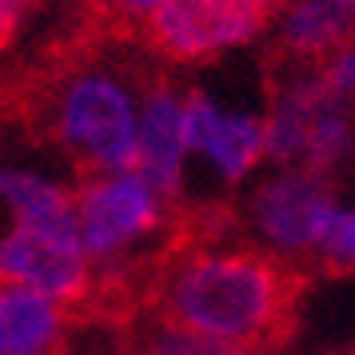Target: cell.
Returning a JSON list of instances; mask_svg holds the SVG:
<instances>
[{"label":"cell","instance_id":"6da1fadb","mask_svg":"<svg viewBox=\"0 0 355 355\" xmlns=\"http://www.w3.org/2000/svg\"><path fill=\"white\" fill-rule=\"evenodd\" d=\"M307 275L252 248L172 240L144 268V307L168 331L208 339L240 355H272L295 331Z\"/></svg>","mask_w":355,"mask_h":355},{"label":"cell","instance_id":"7a4b0ae2","mask_svg":"<svg viewBox=\"0 0 355 355\" xmlns=\"http://www.w3.org/2000/svg\"><path fill=\"white\" fill-rule=\"evenodd\" d=\"M17 116L76 160L80 176L136 172L140 100L100 49H68L17 88Z\"/></svg>","mask_w":355,"mask_h":355},{"label":"cell","instance_id":"3957f363","mask_svg":"<svg viewBox=\"0 0 355 355\" xmlns=\"http://www.w3.org/2000/svg\"><path fill=\"white\" fill-rule=\"evenodd\" d=\"M272 20V0H168L144 20L148 44L176 60L200 64L227 49L252 44Z\"/></svg>","mask_w":355,"mask_h":355},{"label":"cell","instance_id":"277c9868","mask_svg":"<svg viewBox=\"0 0 355 355\" xmlns=\"http://www.w3.org/2000/svg\"><path fill=\"white\" fill-rule=\"evenodd\" d=\"M0 279L49 291L68 307L84 304L92 295V256L80 240V220H17L8 236H0Z\"/></svg>","mask_w":355,"mask_h":355},{"label":"cell","instance_id":"5b68a950","mask_svg":"<svg viewBox=\"0 0 355 355\" xmlns=\"http://www.w3.org/2000/svg\"><path fill=\"white\" fill-rule=\"evenodd\" d=\"M164 200L140 172H96L76 188V220L88 256L116 263L136 240L164 224Z\"/></svg>","mask_w":355,"mask_h":355},{"label":"cell","instance_id":"8992f818","mask_svg":"<svg viewBox=\"0 0 355 355\" xmlns=\"http://www.w3.org/2000/svg\"><path fill=\"white\" fill-rule=\"evenodd\" d=\"M252 224L275 252L288 256H315L327 227L336 220V196L323 172L307 168H288L259 184L252 196Z\"/></svg>","mask_w":355,"mask_h":355},{"label":"cell","instance_id":"52a82bcc","mask_svg":"<svg viewBox=\"0 0 355 355\" xmlns=\"http://www.w3.org/2000/svg\"><path fill=\"white\" fill-rule=\"evenodd\" d=\"M188 96H176L164 76L148 72L140 84V164L136 172L164 196H180L184 156H188Z\"/></svg>","mask_w":355,"mask_h":355},{"label":"cell","instance_id":"ba28073f","mask_svg":"<svg viewBox=\"0 0 355 355\" xmlns=\"http://www.w3.org/2000/svg\"><path fill=\"white\" fill-rule=\"evenodd\" d=\"M188 148L208 156L224 180H243L268 156V120L224 112L204 92L188 96Z\"/></svg>","mask_w":355,"mask_h":355},{"label":"cell","instance_id":"9c48e42d","mask_svg":"<svg viewBox=\"0 0 355 355\" xmlns=\"http://www.w3.org/2000/svg\"><path fill=\"white\" fill-rule=\"evenodd\" d=\"M347 8L336 0H288L284 8V40L295 56L327 60L352 44V24L343 17Z\"/></svg>","mask_w":355,"mask_h":355},{"label":"cell","instance_id":"30bf717a","mask_svg":"<svg viewBox=\"0 0 355 355\" xmlns=\"http://www.w3.org/2000/svg\"><path fill=\"white\" fill-rule=\"evenodd\" d=\"M0 200L12 208L17 220L28 224H56V220H76V196L56 188L49 180L17 168H0Z\"/></svg>","mask_w":355,"mask_h":355},{"label":"cell","instance_id":"8fae6325","mask_svg":"<svg viewBox=\"0 0 355 355\" xmlns=\"http://www.w3.org/2000/svg\"><path fill=\"white\" fill-rule=\"evenodd\" d=\"M315 256L331 272H355V211H336Z\"/></svg>","mask_w":355,"mask_h":355},{"label":"cell","instance_id":"7c38bea8","mask_svg":"<svg viewBox=\"0 0 355 355\" xmlns=\"http://www.w3.org/2000/svg\"><path fill=\"white\" fill-rule=\"evenodd\" d=\"M160 4H168V0H104V12L124 20H148Z\"/></svg>","mask_w":355,"mask_h":355},{"label":"cell","instance_id":"4fadbf2b","mask_svg":"<svg viewBox=\"0 0 355 355\" xmlns=\"http://www.w3.org/2000/svg\"><path fill=\"white\" fill-rule=\"evenodd\" d=\"M28 4H33V0H0V49H4V44L12 40V33L20 28Z\"/></svg>","mask_w":355,"mask_h":355},{"label":"cell","instance_id":"5bb4252c","mask_svg":"<svg viewBox=\"0 0 355 355\" xmlns=\"http://www.w3.org/2000/svg\"><path fill=\"white\" fill-rule=\"evenodd\" d=\"M336 4H343V8H347V17L355 20V0H336Z\"/></svg>","mask_w":355,"mask_h":355}]
</instances>
